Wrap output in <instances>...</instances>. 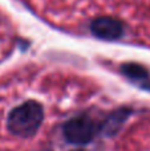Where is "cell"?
I'll use <instances>...</instances> for the list:
<instances>
[{
    "label": "cell",
    "mask_w": 150,
    "mask_h": 151,
    "mask_svg": "<svg viewBox=\"0 0 150 151\" xmlns=\"http://www.w3.org/2000/svg\"><path fill=\"white\" fill-rule=\"evenodd\" d=\"M43 106L37 101H27L16 106L8 115V129L21 138L35 135L43 123Z\"/></svg>",
    "instance_id": "cell-1"
},
{
    "label": "cell",
    "mask_w": 150,
    "mask_h": 151,
    "mask_svg": "<svg viewBox=\"0 0 150 151\" xmlns=\"http://www.w3.org/2000/svg\"><path fill=\"white\" fill-rule=\"evenodd\" d=\"M98 131H101V123H97L88 115L74 117L64 125V137L73 145L89 143Z\"/></svg>",
    "instance_id": "cell-2"
},
{
    "label": "cell",
    "mask_w": 150,
    "mask_h": 151,
    "mask_svg": "<svg viewBox=\"0 0 150 151\" xmlns=\"http://www.w3.org/2000/svg\"><path fill=\"white\" fill-rule=\"evenodd\" d=\"M90 31L98 39L113 41V40H117L122 36L124 25L117 19L109 17V16H102V17H97L96 20L92 21Z\"/></svg>",
    "instance_id": "cell-3"
},
{
    "label": "cell",
    "mask_w": 150,
    "mask_h": 151,
    "mask_svg": "<svg viewBox=\"0 0 150 151\" xmlns=\"http://www.w3.org/2000/svg\"><path fill=\"white\" fill-rule=\"evenodd\" d=\"M129 110L126 109H120L117 111H114L113 114H110L106 121L104 123H101V131L104 134H108V135H113L117 131L120 130L124 122L126 121V118L129 117Z\"/></svg>",
    "instance_id": "cell-4"
},
{
    "label": "cell",
    "mask_w": 150,
    "mask_h": 151,
    "mask_svg": "<svg viewBox=\"0 0 150 151\" xmlns=\"http://www.w3.org/2000/svg\"><path fill=\"white\" fill-rule=\"evenodd\" d=\"M121 72L128 78L134 81H144L149 78V72L146 70V68H144L142 65H138V64H124L121 66Z\"/></svg>",
    "instance_id": "cell-5"
},
{
    "label": "cell",
    "mask_w": 150,
    "mask_h": 151,
    "mask_svg": "<svg viewBox=\"0 0 150 151\" xmlns=\"http://www.w3.org/2000/svg\"><path fill=\"white\" fill-rule=\"evenodd\" d=\"M142 88L148 89V90H150V82H142Z\"/></svg>",
    "instance_id": "cell-6"
}]
</instances>
